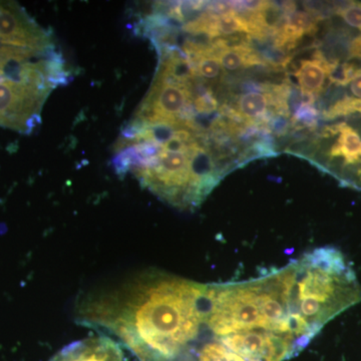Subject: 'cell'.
Segmentation results:
<instances>
[{"instance_id":"obj_1","label":"cell","mask_w":361,"mask_h":361,"mask_svg":"<svg viewBox=\"0 0 361 361\" xmlns=\"http://www.w3.org/2000/svg\"><path fill=\"white\" fill-rule=\"evenodd\" d=\"M207 285L147 272L80 303V323L118 337L140 361H176L205 334Z\"/></svg>"},{"instance_id":"obj_2","label":"cell","mask_w":361,"mask_h":361,"mask_svg":"<svg viewBox=\"0 0 361 361\" xmlns=\"http://www.w3.org/2000/svg\"><path fill=\"white\" fill-rule=\"evenodd\" d=\"M294 262L264 276L241 282L207 284L204 323L209 336L221 338L248 331H267L306 344L299 336L290 313Z\"/></svg>"},{"instance_id":"obj_3","label":"cell","mask_w":361,"mask_h":361,"mask_svg":"<svg viewBox=\"0 0 361 361\" xmlns=\"http://www.w3.org/2000/svg\"><path fill=\"white\" fill-rule=\"evenodd\" d=\"M294 262L290 313L306 343L337 315L361 302V285L343 254L320 247Z\"/></svg>"},{"instance_id":"obj_4","label":"cell","mask_w":361,"mask_h":361,"mask_svg":"<svg viewBox=\"0 0 361 361\" xmlns=\"http://www.w3.org/2000/svg\"><path fill=\"white\" fill-rule=\"evenodd\" d=\"M54 85L0 78V126L30 133L40 122V113Z\"/></svg>"},{"instance_id":"obj_5","label":"cell","mask_w":361,"mask_h":361,"mask_svg":"<svg viewBox=\"0 0 361 361\" xmlns=\"http://www.w3.org/2000/svg\"><path fill=\"white\" fill-rule=\"evenodd\" d=\"M0 47L42 54L58 52L49 32L40 27L18 4L8 2H0Z\"/></svg>"},{"instance_id":"obj_6","label":"cell","mask_w":361,"mask_h":361,"mask_svg":"<svg viewBox=\"0 0 361 361\" xmlns=\"http://www.w3.org/2000/svg\"><path fill=\"white\" fill-rule=\"evenodd\" d=\"M217 341L246 361H284L301 351L291 338L267 331L242 332Z\"/></svg>"},{"instance_id":"obj_7","label":"cell","mask_w":361,"mask_h":361,"mask_svg":"<svg viewBox=\"0 0 361 361\" xmlns=\"http://www.w3.org/2000/svg\"><path fill=\"white\" fill-rule=\"evenodd\" d=\"M49 361H123V353L111 337L92 336L68 344Z\"/></svg>"},{"instance_id":"obj_8","label":"cell","mask_w":361,"mask_h":361,"mask_svg":"<svg viewBox=\"0 0 361 361\" xmlns=\"http://www.w3.org/2000/svg\"><path fill=\"white\" fill-rule=\"evenodd\" d=\"M332 63L320 52H317L313 61H302L297 70L296 77L304 94L319 92L324 85Z\"/></svg>"},{"instance_id":"obj_9","label":"cell","mask_w":361,"mask_h":361,"mask_svg":"<svg viewBox=\"0 0 361 361\" xmlns=\"http://www.w3.org/2000/svg\"><path fill=\"white\" fill-rule=\"evenodd\" d=\"M205 342H198L194 349V355L197 361H246L223 345L217 339L205 334L203 336Z\"/></svg>"},{"instance_id":"obj_10","label":"cell","mask_w":361,"mask_h":361,"mask_svg":"<svg viewBox=\"0 0 361 361\" xmlns=\"http://www.w3.org/2000/svg\"><path fill=\"white\" fill-rule=\"evenodd\" d=\"M251 32L249 23L236 13H225L211 18V35H230L237 32Z\"/></svg>"},{"instance_id":"obj_11","label":"cell","mask_w":361,"mask_h":361,"mask_svg":"<svg viewBox=\"0 0 361 361\" xmlns=\"http://www.w3.org/2000/svg\"><path fill=\"white\" fill-rule=\"evenodd\" d=\"M269 99L264 94L257 92H247L238 99L240 113L245 118H258L267 111Z\"/></svg>"},{"instance_id":"obj_12","label":"cell","mask_w":361,"mask_h":361,"mask_svg":"<svg viewBox=\"0 0 361 361\" xmlns=\"http://www.w3.org/2000/svg\"><path fill=\"white\" fill-rule=\"evenodd\" d=\"M337 13L341 16L349 26L361 30V4L357 1L348 2L337 9Z\"/></svg>"},{"instance_id":"obj_13","label":"cell","mask_w":361,"mask_h":361,"mask_svg":"<svg viewBox=\"0 0 361 361\" xmlns=\"http://www.w3.org/2000/svg\"><path fill=\"white\" fill-rule=\"evenodd\" d=\"M349 54H350L351 58L361 59V35L356 37L351 42L350 47H349Z\"/></svg>"},{"instance_id":"obj_14","label":"cell","mask_w":361,"mask_h":361,"mask_svg":"<svg viewBox=\"0 0 361 361\" xmlns=\"http://www.w3.org/2000/svg\"><path fill=\"white\" fill-rule=\"evenodd\" d=\"M351 186H355L361 189V171L358 173V175L356 176L355 180H353V184H351Z\"/></svg>"},{"instance_id":"obj_15","label":"cell","mask_w":361,"mask_h":361,"mask_svg":"<svg viewBox=\"0 0 361 361\" xmlns=\"http://www.w3.org/2000/svg\"><path fill=\"white\" fill-rule=\"evenodd\" d=\"M176 361H197L196 358H195L194 353H191V355H187L185 356H183V357L179 358V360H177Z\"/></svg>"}]
</instances>
